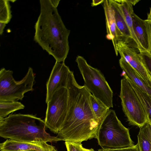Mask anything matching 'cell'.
<instances>
[{
	"label": "cell",
	"instance_id": "obj_19",
	"mask_svg": "<svg viewBox=\"0 0 151 151\" xmlns=\"http://www.w3.org/2000/svg\"><path fill=\"white\" fill-rule=\"evenodd\" d=\"M13 72L3 68L0 70V93L6 91L15 85L17 81L13 76Z\"/></svg>",
	"mask_w": 151,
	"mask_h": 151
},
{
	"label": "cell",
	"instance_id": "obj_17",
	"mask_svg": "<svg viewBox=\"0 0 151 151\" xmlns=\"http://www.w3.org/2000/svg\"><path fill=\"white\" fill-rule=\"evenodd\" d=\"M126 79L138 96L146 113L147 121L151 125V96L143 91L128 78L124 71L122 74Z\"/></svg>",
	"mask_w": 151,
	"mask_h": 151
},
{
	"label": "cell",
	"instance_id": "obj_4",
	"mask_svg": "<svg viewBox=\"0 0 151 151\" xmlns=\"http://www.w3.org/2000/svg\"><path fill=\"white\" fill-rule=\"evenodd\" d=\"M95 138L102 148L120 149L134 145L129 129L122 124L111 109L102 121Z\"/></svg>",
	"mask_w": 151,
	"mask_h": 151
},
{
	"label": "cell",
	"instance_id": "obj_28",
	"mask_svg": "<svg viewBox=\"0 0 151 151\" xmlns=\"http://www.w3.org/2000/svg\"><path fill=\"white\" fill-rule=\"evenodd\" d=\"M104 0H93L91 3V6H96L104 3Z\"/></svg>",
	"mask_w": 151,
	"mask_h": 151
},
{
	"label": "cell",
	"instance_id": "obj_21",
	"mask_svg": "<svg viewBox=\"0 0 151 151\" xmlns=\"http://www.w3.org/2000/svg\"><path fill=\"white\" fill-rule=\"evenodd\" d=\"M24 107L23 104L17 101L0 102V119L4 118L10 113Z\"/></svg>",
	"mask_w": 151,
	"mask_h": 151
},
{
	"label": "cell",
	"instance_id": "obj_3",
	"mask_svg": "<svg viewBox=\"0 0 151 151\" xmlns=\"http://www.w3.org/2000/svg\"><path fill=\"white\" fill-rule=\"evenodd\" d=\"M45 121L35 115L10 114L0 119V136L6 139L28 142H56L60 140L45 131Z\"/></svg>",
	"mask_w": 151,
	"mask_h": 151
},
{
	"label": "cell",
	"instance_id": "obj_13",
	"mask_svg": "<svg viewBox=\"0 0 151 151\" xmlns=\"http://www.w3.org/2000/svg\"><path fill=\"white\" fill-rule=\"evenodd\" d=\"M121 68L128 78L143 91L151 96V87L139 75L122 57L119 60Z\"/></svg>",
	"mask_w": 151,
	"mask_h": 151
},
{
	"label": "cell",
	"instance_id": "obj_16",
	"mask_svg": "<svg viewBox=\"0 0 151 151\" xmlns=\"http://www.w3.org/2000/svg\"><path fill=\"white\" fill-rule=\"evenodd\" d=\"M134 32L139 42L145 50L148 51L147 37L145 20L134 12L132 15Z\"/></svg>",
	"mask_w": 151,
	"mask_h": 151
},
{
	"label": "cell",
	"instance_id": "obj_8",
	"mask_svg": "<svg viewBox=\"0 0 151 151\" xmlns=\"http://www.w3.org/2000/svg\"><path fill=\"white\" fill-rule=\"evenodd\" d=\"M70 71L64 62L56 61L46 83V103L51 99L59 89L66 88L69 74Z\"/></svg>",
	"mask_w": 151,
	"mask_h": 151
},
{
	"label": "cell",
	"instance_id": "obj_29",
	"mask_svg": "<svg viewBox=\"0 0 151 151\" xmlns=\"http://www.w3.org/2000/svg\"><path fill=\"white\" fill-rule=\"evenodd\" d=\"M6 23L0 22V34L1 35L3 32L6 26Z\"/></svg>",
	"mask_w": 151,
	"mask_h": 151
},
{
	"label": "cell",
	"instance_id": "obj_31",
	"mask_svg": "<svg viewBox=\"0 0 151 151\" xmlns=\"http://www.w3.org/2000/svg\"><path fill=\"white\" fill-rule=\"evenodd\" d=\"M81 151H102V149H99L98 151H95L93 149H87L83 148V147L81 148Z\"/></svg>",
	"mask_w": 151,
	"mask_h": 151
},
{
	"label": "cell",
	"instance_id": "obj_5",
	"mask_svg": "<svg viewBox=\"0 0 151 151\" xmlns=\"http://www.w3.org/2000/svg\"><path fill=\"white\" fill-rule=\"evenodd\" d=\"M76 61L84 82V86L96 98L108 108L113 107V92L101 71L90 65L83 57Z\"/></svg>",
	"mask_w": 151,
	"mask_h": 151
},
{
	"label": "cell",
	"instance_id": "obj_2",
	"mask_svg": "<svg viewBox=\"0 0 151 151\" xmlns=\"http://www.w3.org/2000/svg\"><path fill=\"white\" fill-rule=\"evenodd\" d=\"M40 13L35 25L34 40L56 61L64 62L69 50L68 29L50 0L40 1Z\"/></svg>",
	"mask_w": 151,
	"mask_h": 151
},
{
	"label": "cell",
	"instance_id": "obj_24",
	"mask_svg": "<svg viewBox=\"0 0 151 151\" xmlns=\"http://www.w3.org/2000/svg\"><path fill=\"white\" fill-rule=\"evenodd\" d=\"M65 144L67 151H81L83 146L81 143L66 141Z\"/></svg>",
	"mask_w": 151,
	"mask_h": 151
},
{
	"label": "cell",
	"instance_id": "obj_11",
	"mask_svg": "<svg viewBox=\"0 0 151 151\" xmlns=\"http://www.w3.org/2000/svg\"><path fill=\"white\" fill-rule=\"evenodd\" d=\"M103 3L107 31L106 38L108 40H111L116 55L117 56L118 53L117 44L118 41V34L114 11L108 0H104Z\"/></svg>",
	"mask_w": 151,
	"mask_h": 151
},
{
	"label": "cell",
	"instance_id": "obj_6",
	"mask_svg": "<svg viewBox=\"0 0 151 151\" xmlns=\"http://www.w3.org/2000/svg\"><path fill=\"white\" fill-rule=\"evenodd\" d=\"M119 97L123 111L129 123L142 126L147 121L146 113L136 92L124 78L121 81Z\"/></svg>",
	"mask_w": 151,
	"mask_h": 151
},
{
	"label": "cell",
	"instance_id": "obj_20",
	"mask_svg": "<svg viewBox=\"0 0 151 151\" xmlns=\"http://www.w3.org/2000/svg\"><path fill=\"white\" fill-rule=\"evenodd\" d=\"M90 99L94 113L97 118L101 122L107 114L110 108L91 93Z\"/></svg>",
	"mask_w": 151,
	"mask_h": 151
},
{
	"label": "cell",
	"instance_id": "obj_25",
	"mask_svg": "<svg viewBox=\"0 0 151 151\" xmlns=\"http://www.w3.org/2000/svg\"><path fill=\"white\" fill-rule=\"evenodd\" d=\"M147 32L148 43V51L151 53V21L145 20Z\"/></svg>",
	"mask_w": 151,
	"mask_h": 151
},
{
	"label": "cell",
	"instance_id": "obj_12",
	"mask_svg": "<svg viewBox=\"0 0 151 151\" xmlns=\"http://www.w3.org/2000/svg\"><path fill=\"white\" fill-rule=\"evenodd\" d=\"M113 9L116 26L118 34V42L124 41L128 42L129 39H132L130 32L126 23L117 0H109Z\"/></svg>",
	"mask_w": 151,
	"mask_h": 151
},
{
	"label": "cell",
	"instance_id": "obj_23",
	"mask_svg": "<svg viewBox=\"0 0 151 151\" xmlns=\"http://www.w3.org/2000/svg\"><path fill=\"white\" fill-rule=\"evenodd\" d=\"M139 55L144 66L151 76V53L146 50L139 51Z\"/></svg>",
	"mask_w": 151,
	"mask_h": 151
},
{
	"label": "cell",
	"instance_id": "obj_18",
	"mask_svg": "<svg viewBox=\"0 0 151 151\" xmlns=\"http://www.w3.org/2000/svg\"><path fill=\"white\" fill-rule=\"evenodd\" d=\"M140 128L137 135L140 151H151V125L147 121Z\"/></svg>",
	"mask_w": 151,
	"mask_h": 151
},
{
	"label": "cell",
	"instance_id": "obj_14",
	"mask_svg": "<svg viewBox=\"0 0 151 151\" xmlns=\"http://www.w3.org/2000/svg\"><path fill=\"white\" fill-rule=\"evenodd\" d=\"M126 23L130 32L132 39L135 43L139 51L145 50L138 40L134 32L133 27L132 15L134 13L133 5L129 0H117Z\"/></svg>",
	"mask_w": 151,
	"mask_h": 151
},
{
	"label": "cell",
	"instance_id": "obj_27",
	"mask_svg": "<svg viewBox=\"0 0 151 151\" xmlns=\"http://www.w3.org/2000/svg\"><path fill=\"white\" fill-rule=\"evenodd\" d=\"M102 151H140L138 144L133 146L120 149H109L103 148Z\"/></svg>",
	"mask_w": 151,
	"mask_h": 151
},
{
	"label": "cell",
	"instance_id": "obj_22",
	"mask_svg": "<svg viewBox=\"0 0 151 151\" xmlns=\"http://www.w3.org/2000/svg\"><path fill=\"white\" fill-rule=\"evenodd\" d=\"M9 0H0V22L9 23L12 17Z\"/></svg>",
	"mask_w": 151,
	"mask_h": 151
},
{
	"label": "cell",
	"instance_id": "obj_15",
	"mask_svg": "<svg viewBox=\"0 0 151 151\" xmlns=\"http://www.w3.org/2000/svg\"><path fill=\"white\" fill-rule=\"evenodd\" d=\"M39 142H28L7 139L0 144L1 151H23L35 150L40 151Z\"/></svg>",
	"mask_w": 151,
	"mask_h": 151
},
{
	"label": "cell",
	"instance_id": "obj_1",
	"mask_svg": "<svg viewBox=\"0 0 151 151\" xmlns=\"http://www.w3.org/2000/svg\"><path fill=\"white\" fill-rule=\"evenodd\" d=\"M66 88L68 92L67 114L56 137L60 141L79 143L95 138L102 122L93 110L91 93L84 86L77 83L71 71Z\"/></svg>",
	"mask_w": 151,
	"mask_h": 151
},
{
	"label": "cell",
	"instance_id": "obj_32",
	"mask_svg": "<svg viewBox=\"0 0 151 151\" xmlns=\"http://www.w3.org/2000/svg\"><path fill=\"white\" fill-rule=\"evenodd\" d=\"M129 2L133 5H135L139 0H129Z\"/></svg>",
	"mask_w": 151,
	"mask_h": 151
},
{
	"label": "cell",
	"instance_id": "obj_9",
	"mask_svg": "<svg viewBox=\"0 0 151 151\" xmlns=\"http://www.w3.org/2000/svg\"><path fill=\"white\" fill-rule=\"evenodd\" d=\"M32 68L29 67L22 80L6 91L0 93V102L17 101L22 100L26 93L32 91L35 76Z\"/></svg>",
	"mask_w": 151,
	"mask_h": 151
},
{
	"label": "cell",
	"instance_id": "obj_26",
	"mask_svg": "<svg viewBox=\"0 0 151 151\" xmlns=\"http://www.w3.org/2000/svg\"><path fill=\"white\" fill-rule=\"evenodd\" d=\"M44 141L39 142L41 147L40 151H58L56 148L52 145H49ZM30 151H38L35 150H30Z\"/></svg>",
	"mask_w": 151,
	"mask_h": 151
},
{
	"label": "cell",
	"instance_id": "obj_33",
	"mask_svg": "<svg viewBox=\"0 0 151 151\" xmlns=\"http://www.w3.org/2000/svg\"><path fill=\"white\" fill-rule=\"evenodd\" d=\"M147 20L151 21V7L150 9V12L147 14Z\"/></svg>",
	"mask_w": 151,
	"mask_h": 151
},
{
	"label": "cell",
	"instance_id": "obj_7",
	"mask_svg": "<svg viewBox=\"0 0 151 151\" xmlns=\"http://www.w3.org/2000/svg\"><path fill=\"white\" fill-rule=\"evenodd\" d=\"M68 92L66 88L58 90L47 103L45 122L47 127L58 134L66 118Z\"/></svg>",
	"mask_w": 151,
	"mask_h": 151
},
{
	"label": "cell",
	"instance_id": "obj_34",
	"mask_svg": "<svg viewBox=\"0 0 151 151\" xmlns=\"http://www.w3.org/2000/svg\"><path fill=\"white\" fill-rule=\"evenodd\" d=\"M29 151V150H26V151Z\"/></svg>",
	"mask_w": 151,
	"mask_h": 151
},
{
	"label": "cell",
	"instance_id": "obj_30",
	"mask_svg": "<svg viewBox=\"0 0 151 151\" xmlns=\"http://www.w3.org/2000/svg\"><path fill=\"white\" fill-rule=\"evenodd\" d=\"M50 2L55 7L57 8L59 4L60 0H50Z\"/></svg>",
	"mask_w": 151,
	"mask_h": 151
},
{
	"label": "cell",
	"instance_id": "obj_10",
	"mask_svg": "<svg viewBox=\"0 0 151 151\" xmlns=\"http://www.w3.org/2000/svg\"><path fill=\"white\" fill-rule=\"evenodd\" d=\"M118 53L146 81L151 87V76L141 61L138 53L128 43L119 41L117 44Z\"/></svg>",
	"mask_w": 151,
	"mask_h": 151
}]
</instances>
